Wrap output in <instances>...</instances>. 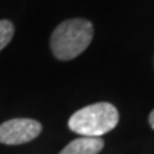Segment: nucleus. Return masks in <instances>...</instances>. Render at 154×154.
<instances>
[{"instance_id": "obj_1", "label": "nucleus", "mask_w": 154, "mask_h": 154, "mask_svg": "<svg viewBox=\"0 0 154 154\" xmlns=\"http://www.w3.org/2000/svg\"><path fill=\"white\" fill-rule=\"evenodd\" d=\"M93 24L84 19H69L60 23L50 38V47L59 60H72L80 56L93 40Z\"/></svg>"}, {"instance_id": "obj_2", "label": "nucleus", "mask_w": 154, "mask_h": 154, "mask_svg": "<svg viewBox=\"0 0 154 154\" xmlns=\"http://www.w3.org/2000/svg\"><path fill=\"white\" fill-rule=\"evenodd\" d=\"M119 123V111L110 103L86 106L69 119V128L82 137H101Z\"/></svg>"}, {"instance_id": "obj_3", "label": "nucleus", "mask_w": 154, "mask_h": 154, "mask_svg": "<svg viewBox=\"0 0 154 154\" xmlns=\"http://www.w3.org/2000/svg\"><path fill=\"white\" fill-rule=\"evenodd\" d=\"M42 133V124L32 119H13L0 124V143L17 146L32 141Z\"/></svg>"}, {"instance_id": "obj_4", "label": "nucleus", "mask_w": 154, "mask_h": 154, "mask_svg": "<svg viewBox=\"0 0 154 154\" xmlns=\"http://www.w3.org/2000/svg\"><path fill=\"white\" fill-rule=\"evenodd\" d=\"M104 147L101 137H80L67 144L59 154H99Z\"/></svg>"}, {"instance_id": "obj_5", "label": "nucleus", "mask_w": 154, "mask_h": 154, "mask_svg": "<svg viewBox=\"0 0 154 154\" xmlns=\"http://www.w3.org/2000/svg\"><path fill=\"white\" fill-rule=\"evenodd\" d=\"M14 34V26L9 20H0V51L10 43Z\"/></svg>"}, {"instance_id": "obj_6", "label": "nucleus", "mask_w": 154, "mask_h": 154, "mask_svg": "<svg viewBox=\"0 0 154 154\" xmlns=\"http://www.w3.org/2000/svg\"><path fill=\"white\" fill-rule=\"evenodd\" d=\"M149 123H150V126H151V128L154 130V110L151 111L149 116Z\"/></svg>"}]
</instances>
